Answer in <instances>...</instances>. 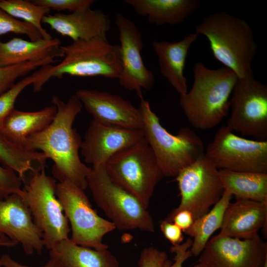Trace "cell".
<instances>
[{
  "label": "cell",
  "instance_id": "44dd1931",
  "mask_svg": "<svg viewBox=\"0 0 267 267\" xmlns=\"http://www.w3.org/2000/svg\"><path fill=\"white\" fill-rule=\"evenodd\" d=\"M60 45V41L53 38L32 41L13 37L7 42H0V67L63 57Z\"/></svg>",
  "mask_w": 267,
  "mask_h": 267
},
{
  "label": "cell",
  "instance_id": "d4e9b609",
  "mask_svg": "<svg viewBox=\"0 0 267 267\" xmlns=\"http://www.w3.org/2000/svg\"><path fill=\"white\" fill-rule=\"evenodd\" d=\"M224 191L237 199L267 201V174L219 170Z\"/></svg>",
  "mask_w": 267,
  "mask_h": 267
},
{
  "label": "cell",
  "instance_id": "e0dca14e",
  "mask_svg": "<svg viewBox=\"0 0 267 267\" xmlns=\"http://www.w3.org/2000/svg\"><path fill=\"white\" fill-rule=\"evenodd\" d=\"M75 94L93 120L125 128L143 130V121L139 108L121 96L87 89H78Z\"/></svg>",
  "mask_w": 267,
  "mask_h": 267
},
{
  "label": "cell",
  "instance_id": "3957f363",
  "mask_svg": "<svg viewBox=\"0 0 267 267\" xmlns=\"http://www.w3.org/2000/svg\"><path fill=\"white\" fill-rule=\"evenodd\" d=\"M62 60L55 65H46L35 71L38 80L33 85L40 91L51 78L65 75L79 77L102 76L118 79L122 70L119 45L110 44L106 38L73 41L60 45Z\"/></svg>",
  "mask_w": 267,
  "mask_h": 267
},
{
  "label": "cell",
  "instance_id": "6da1fadb",
  "mask_svg": "<svg viewBox=\"0 0 267 267\" xmlns=\"http://www.w3.org/2000/svg\"><path fill=\"white\" fill-rule=\"evenodd\" d=\"M51 102L56 108L53 120L42 131L28 136L22 147L29 151L40 150L50 159L53 162L52 175L58 182L68 180L85 190L90 168L80 158L82 140L73 127L83 106L75 94L67 102L53 96Z\"/></svg>",
  "mask_w": 267,
  "mask_h": 267
},
{
  "label": "cell",
  "instance_id": "ab89813d",
  "mask_svg": "<svg viewBox=\"0 0 267 267\" xmlns=\"http://www.w3.org/2000/svg\"><path fill=\"white\" fill-rule=\"evenodd\" d=\"M263 267H267V260L265 261Z\"/></svg>",
  "mask_w": 267,
  "mask_h": 267
},
{
  "label": "cell",
  "instance_id": "7a4b0ae2",
  "mask_svg": "<svg viewBox=\"0 0 267 267\" xmlns=\"http://www.w3.org/2000/svg\"><path fill=\"white\" fill-rule=\"evenodd\" d=\"M193 74L192 88L180 95L179 105L193 127L210 129L227 115L238 78L227 68L211 69L200 62L194 65Z\"/></svg>",
  "mask_w": 267,
  "mask_h": 267
},
{
  "label": "cell",
  "instance_id": "ffe728a7",
  "mask_svg": "<svg viewBox=\"0 0 267 267\" xmlns=\"http://www.w3.org/2000/svg\"><path fill=\"white\" fill-rule=\"evenodd\" d=\"M199 35L191 33L179 41H154L153 50L158 59L161 74L180 94L187 91L184 68L189 49Z\"/></svg>",
  "mask_w": 267,
  "mask_h": 267
},
{
  "label": "cell",
  "instance_id": "ba28073f",
  "mask_svg": "<svg viewBox=\"0 0 267 267\" xmlns=\"http://www.w3.org/2000/svg\"><path fill=\"white\" fill-rule=\"evenodd\" d=\"M32 173L20 195L42 233L44 247L50 250L69 238V222L56 195V180L46 174L44 165Z\"/></svg>",
  "mask_w": 267,
  "mask_h": 267
},
{
  "label": "cell",
  "instance_id": "d6a6232c",
  "mask_svg": "<svg viewBox=\"0 0 267 267\" xmlns=\"http://www.w3.org/2000/svg\"><path fill=\"white\" fill-rule=\"evenodd\" d=\"M36 4L47 7L58 12L68 10L71 12L89 8L93 0H34Z\"/></svg>",
  "mask_w": 267,
  "mask_h": 267
},
{
  "label": "cell",
  "instance_id": "8d00e7d4",
  "mask_svg": "<svg viewBox=\"0 0 267 267\" xmlns=\"http://www.w3.org/2000/svg\"><path fill=\"white\" fill-rule=\"evenodd\" d=\"M171 222L184 232L191 226L194 219L191 212L188 210H182L176 213L172 217Z\"/></svg>",
  "mask_w": 267,
  "mask_h": 267
},
{
  "label": "cell",
  "instance_id": "836d02e7",
  "mask_svg": "<svg viewBox=\"0 0 267 267\" xmlns=\"http://www.w3.org/2000/svg\"><path fill=\"white\" fill-rule=\"evenodd\" d=\"M168 260V255L153 246L144 248L137 262L138 267H163Z\"/></svg>",
  "mask_w": 267,
  "mask_h": 267
},
{
  "label": "cell",
  "instance_id": "4dcf8cb0",
  "mask_svg": "<svg viewBox=\"0 0 267 267\" xmlns=\"http://www.w3.org/2000/svg\"><path fill=\"white\" fill-rule=\"evenodd\" d=\"M9 33L25 35L32 41L43 39L40 32L33 26L13 17L0 8V36Z\"/></svg>",
  "mask_w": 267,
  "mask_h": 267
},
{
  "label": "cell",
  "instance_id": "603a6c76",
  "mask_svg": "<svg viewBox=\"0 0 267 267\" xmlns=\"http://www.w3.org/2000/svg\"><path fill=\"white\" fill-rule=\"evenodd\" d=\"M56 113V108L53 105L33 112L14 109L1 125L0 135L22 147L25 139L45 129L53 120Z\"/></svg>",
  "mask_w": 267,
  "mask_h": 267
},
{
  "label": "cell",
  "instance_id": "9c48e42d",
  "mask_svg": "<svg viewBox=\"0 0 267 267\" xmlns=\"http://www.w3.org/2000/svg\"><path fill=\"white\" fill-rule=\"evenodd\" d=\"M56 195L70 224L71 241L98 251L108 249L103 238L116 227L110 221L97 214L84 190L69 181L64 180L57 183Z\"/></svg>",
  "mask_w": 267,
  "mask_h": 267
},
{
  "label": "cell",
  "instance_id": "f546056e",
  "mask_svg": "<svg viewBox=\"0 0 267 267\" xmlns=\"http://www.w3.org/2000/svg\"><path fill=\"white\" fill-rule=\"evenodd\" d=\"M38 80L34 72L31 75L16 82L11 88L0 95V127L5 118L15 109L16 100L21 92Z\"/></svg>",
  "mask_w": 267,
  "mask_h": 267
},
{
  "label": "cell",
  "instance_id": "484cf974",
  "mask_svg": "<svg viewBox=\"0 0 267 267\" xmlns=\"http://www.w3.org/2000/svg\"><path fill=\"white\" fill-rule=\"evenodd\" d=\"M232 195L224 191L219 201L207 213L194 221L191 226L184 232L193 238L190 250L197 257L203 251L211 236L220 229L225 210Z\"/></svg>",
  "mask_w": 267,
  "mask_h": 267
},
{
  "label": "cell",
  "instance_id": "d6986e66",
  "mask_svg": "<svg viewBox=\"0 0 267 267\" xmlns=\"http://www.w3.org/2000/svg\"><path fill=\"white\" fill-rule=\"evenodd\" d=\"M267 201L237 199L226 207L218 234L239 239H250L267 228Z\"/></svg>",
  "mask_w": 267,
  "mask_h": 267
},
{
  "label": "cell",
  "instance_id": "f1b7e54d",
  "mask_svg": "<svg viewBox=\"0 0 267 267\" xmlns=\"http://www.w3.org/2000/svg\"><path fill=\"white\" fill-rule=\"evenodd\" d=\"M50 62V59H46L0 67V95L11 88L19 78L25 76L37 67L49 64Z\"/></svg>",
  "mask_w": 267,
  "mask_h": 267
},
{
  "label": "cell",
  "instance_id": "cb8c5ba5",
  "mask_svg": "<svg viewBox=\"0 0 267 267\" xmlns=\"http://www.w3.org/2000/svg\"><path fill=\"white\" fill-rule=\"evenodd\" d=\"M50 259L60 267H119V263L108 249L98 251L77 245L70 238L49 250Z\"/></svg>",
  "mask_w": 267,
  "mask_h": 267
},
{
  "label": "cell",
  "instance_id": "277c9868",
  "mask_svg": "<svg viewBox=\"0 0 267 267\" xmlns=\"http://www.w3.org/2000/svg\"><path fill=\"white\" fill-rule=\"evenodd\" d=\"M195 33L208 39L214 58L238 79L253 76L252 63L257 50L253 31L244 20L225 12L205 17Z\"/></svg>",
  "mask_w": 267,
  "mask_h": 267
},
{
  "label": "cell",
  "instance_id": "7c38bea8",
  "mask_svg": "<svg viewBox=\"0 0 267 267\" xmlns=\"http://www.w3.org/2000/svg\"><path fill=\"white\" fill-rule=\"evenodd\" d=\"M231 131L267 141V86L253 76L238 79L230 98Z\"/></svg>",
  "mask_w": 267,
  "mask_h": 267
},
{
  "label": "cell",
  "instance_id": "30bf717a",
  "mask_svg": "<svg viewBox=\"0 0 267 267\" xmlns=\"http://www.w3.org/2000/svg\"><path fill=\"white\" fill-rule=\"evenodd\" d=\"M175 178L181 199L178 206L165 219L169 222L182 210L189 211L195 220L207 213L224 192L219 170L204 153Z\"/></svg>",
  "mask_w": 267,
  "mask_h": 267
},
{
  "label": "cell",
  "instance_id": "5bb4252c",
  "mask_svg": "<svg viewBox=\"0 0 267 267\" xmlns=\"http://www.w3.org/2000/svg\"><path fill=\"white\" fill-rule=\"evenodd\" d=\"M115 24L120 43L122 70L119 84L125 89L136 91L141 98L142 90H150L155 83L152 72L146 67L142 58L141 33L134 22L120 13L116 15Z\"/></svg>",
  "mask_w": 267,
  "mask_h": 267
},
{
  "label": "cell",
  "instance_id": "8fae6325",
  "mask_svg": "<svg viewBox=\"0 0 267 267\" xmlns=\"http://www.w3.org/2000/svg\"><path fill=\"white\" fill-rule=\"evenodd\" d=\"M218 170L267 174V141L248 139L221 126L204 152Z\"/></svg>",
  "mask_w": 267,
  "mask_h": 267
},
{
  "label": "cell",
  "instance_id": "d590c367",
  "mask_svg": "<svg viewBox=\"0 0 267 267\" xmlns=\"http://www.w3.org/2000/svg\"><path fill=\"white\" fill-rule=\"evenodd\" d=\"M160 227L165 237L173 246L179 245L183 241L182 230L174 222L164 220L161 222Z\"/></svg>",
  "mask_w": 267,
  "mask_h": 267
},
{
  "label": "cell",
  "instance_id": "83f0119b",
  "mask_svg": "<svg viewBox=\"0 0 267 267\" xmlns=\"http://www.w3.org/2000/svg\"><path fill=\"white\" fill-rule=\"evenodd\" d=\"M32 153L14 144L0 135V163L17 173H22L29 166Z\"/></svg>",
  "mask_w": 267,
  "mask_h": 267
},
{
  "label": "cell",
  "instance_id": "60d3db41",
  "mask_svg": "<svg viewBox=\"0 0 267 267\" xmlns=\"http://www.w3.org/2000/svg\"><path fill=\"white\" fill-rule=\"evenodd\" d=\"M1 267L2 266H1V264H0V267Z\"/></svg>",
  "mask_w": 267,
  "mask_h": 267
},
{
  "label": "cell",
  "instance_id": "1f68e13d",
  "mask_svg": "<svg viewBox=\"0 0 267 267\" xmlns=\"http://www.w3.org/2000/svg\"><path fill=\"white\" fill-rule=\"evenodd\" d=\"M23 181L14 171L0 164V200L13 193L20 194Z\"/></svg>",
  "mask_w": 267,
  "mask_h": 267
},
{
  "label": "cell",
  "instance_id": "52a82bcc",
  "mask_svg": "<svg viewBox=\"0 0 267 267\" xmlns=\"http://www.w3.org/2000/svg\"><path fill=\"white\" fill-rule=\"evenodd\" d=\"M110 178L134 196L146 208L164 176L144 137L112 156L104 165Z\"/></svg>",
  "mask_w": 267,
  "mask_h": 267
},
{
  "label": "cell",
  "instance_id": "8992f818",
  "mask_svg": "<svg viewBox=\"0 0 267 267\" xmlns=\"http://www.w3.org/2000/svg\"><path fill=\"white\" fill-rule=\"evenodd\" d=\"M87 183L95 203L116 228L154 232V221L147 208L114 181L104 166L90 168Z\"/></svg>",
  "mask_w": 267,
  "mask_h": 267
},
{
  "label": "cell",
  "instance_id": "9a60e30c",
  "mask_svg": "<svg viewBox=\"0 0 267 267\" xmlns=\"http://www.w3.org/2000/svg\"><path fill=\"white\" fill-rule=\"evenodd\" d=\"M144 137L143 130L103 124L92 119L82 140L80 151L86 163L92 167L104 166L120 151Z\"/></svg>",
  "mask_w": 267,
  "mask_h": 267
},
{
  "label": "cell",
  "instance_id": "4fadbf2b",
  "mask_svg": "<svg viewBox=\"0 0 267 267\" xmlns=\"http://www.w3.org/2000/svg\"><path fill=\"white\" fill-rule=\"evenodd\" d=\"M199 256L197 267H263L267 260V245L259 235L239 239L217 234Z\"/></svg>",
  "mask_w": 267,
  "mask_h": 267
},
{
  "label": "cell",
  "instance_id": "f35d334b",
  "mask_svg": "<svg viewBox=\"0 0 267 267\" xmlns=\"http://www.w3.org/2000/svg\"><path fill=\"white\" fill-rule=\"evenodd\" d=\"M18 244L4 235L0 234V248L2 247H11Z\"/></svg>",
  "mask_w": 267,
  "mask_h": 267
},
{
  "label": "cell",
  "instance_id": "5b68a950",
  "mask_svg": "<svg viewBox=\"0 0 267 267\" xmlns=\"http://www.w3.org/2000/svg\"><path fill=\"white\" fill-rule=\"evenodd\" d=\"M138 108L143 119L144 137L164 176L175 178L204 153L203 142L193 130L183 128L173 135L162 126L149 102L143 97Z\"/></svg>",
  "mask_w": 267,
  "mask_h": 267
},
{
  "label": "cell",
  "instance_id": "4316f807",
  "mask_svg": "<svg viewBox=\"0 0 267 267\" xmlns=\"http://www.w3.org/2000/svg\"><path fill=\"white\" fill-rule=\"evenodd\" d=\"M0 8L13 17L33 26L40 32L43 39L52 38L42 25L43 18L49 14L50 8L28 0H0Z\"/></svg>",
  "mask_w": 267,
  "mask_h": 267
},
{
  "label": "cell",
  "instance_id": "ac0fdd59",
  "mask_svg": "<svg viewBox=\"0 0 267 267\" xmlns=\"http://www.w3.org/2000/svg\"><path fill=\"white\" fill-rule=\"evenodd\" d=\"M42 23L73 41L106 38L111 26L110 19L102 11L90 8L71 12L55 13L44 16Z\"/></svg>",
  "mask_w": 267,
  "mask_h": 267
},
{
  "label": "cell",
  "instance_id": "7402d4cb",
  "mask_svg": "<svg viewBox=\"0 0 267 267\" xmlns=\"http://www.w3.org/2000/svg\"><path fill=\"white\" fill-rule=\"evenodd\" d=\"M138 15L147 17L158 26L176 25L183 22L200 7L198 0H125Z\"/></svg>",
  "mask_w": 267,
  "mask_h": 267
},
{
  "label": "cell",
  "instance_id": "e575fe53",
  "mask_svg": "<svg viewBox=\"0 0 267 267\" xmlns=\"http://www.w3.org/2000/svg\"><path fill=\"white\" fill-rule=\"evenodd\" d=\"M192 244V240L188 238L183 243L173 246L171 248V252L175 254L174 258V263L167 260L163 267H182L183 264L185 260L192 256V254L189 248ZM193 267H197L195 265Z\"/></svg>",
  "mask_w": 267,
  "mask_h": 267
},
{
  "label": "cell",
  "instance_id": "2e32d148",
  "mask_svg": "<svg viewBox=\"0 0 267 267\" xmlns=\"http://www.w3.org/2000/svg\"><path fill=\"white\" fill-rule=\"evenodd\" d=\"M0 234L21 244L27 255L34 252L40 254L44 248L42 233L35 223L27 205L18 193L0 200Z\"/></svg>",
  "mask_w": 267,
  "mask_h": 267
},
{
  "label": "cell",
  "instance_id": "74e56055",
  "mask_svg": "<svg viewBox=\"0 0 267 267\" xmlns=\"http://www.w3.org/2000/svg\"><path fill=\"white\" fill-rule=\"evenodd\" d=\"M0 263L1 266L4 267H60L55 261L51 259L44 266L41 267L29 266L17 262L6 254H4L0 257Z\"/></svg>",
  "mask_w": 267,
  "mask_h": 267
}]
</instances>
